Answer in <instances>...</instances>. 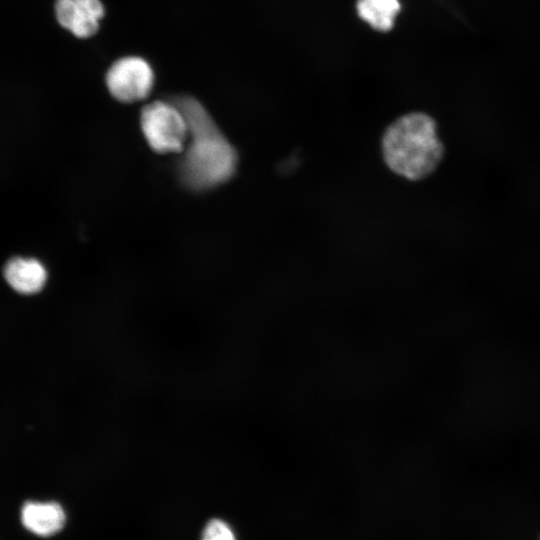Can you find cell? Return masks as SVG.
I'll return each instance as SVG.
<instances>
[{
    "instance_id": "1",
    "label": "cell",
    "mask_w": 540,
    "mask_h": 540,
    "mask_svg": "<svg viewBox=\"0 0 540 540\" xmlns=\"http://www.w3.org/2000/svg\"><path fill=\"white\" fill-rule=\"evenodd\" d=\"M174 103L183 113L188 128V145L180 164L183 181L200 190L229 180L238 161L234 147L198 100L177 96Z\"/></svg>"
},
{
    "instance_id": "2",
    "label": "cell",
    "mask_w": 540,
    "mask_h": 540,
    "mask_svg": "<svg viewBox=\"0 0 540 540\" xmlns=\"http://www.w3.org/2000/svg\"><path fill=\"white\" fill-rule=\"evenodd\" d=\"M381 153L386 166L408 181L430 176L442 161L444 146L435 120L423 112L404 114L385 129Z\"/></svg>"
},
{
    "instance_id": "3",
    "label": "cell",
    "mask_w": 540,
    "mask_h": 540,
    "mask_svg": "<svg viewBox=\"0 0 540 540\" xmlns=\"http://www.w3.org/2000/svg\"><path fill=\"white\" fill-rule=\"evenodd\" d=\"M143 134L150 147L159 153L182 151L188 138L185 117L174 102L154 101L140 116Z\"/></svg>"
},
{
    "instance_id": "4",
    "label": "cell",
    "mask_w": 540,
    "mask_h": 540,
    "mask_svg": "<svg viewBox=\"0 0 540 540\" xmlns=\"http://www.w3.org/2000/svg\"><path fill=\"white\" fill-rule=\"evenodd\" d=\"M110 94L120 102L130 103L148 96L154 85L150 64L139 56H125L109 67L105 77Z\"/></svg>"
},
{
    "instance_id": "5",
    "label": "cell",
    "mask_w": 540,
    "mask_h": 540,
    "mask_svg": "<svg viewBox=\"0 0 540 540\" xmlns=\"http://www.w3.org/2000/svg\"><path fill=\"white\" fill-rule=\"evenodd\" d=\"M104 14L101 0H57L55 3L59 24L79 38L96 34Z\"/></svg>"
},
{
    "instance_id": "6",
    "label": "cell",
    "mask_w": 540,
    "mask_h": 540,
    "mask_svg": "<svg viewBox=\"0 0 540 540\" xmlns=\"http://www.w3.org/2000/svg\"><path fill=\"white\" fill-rule=\"evenodd\" d=\"M8 284L17 292L33 294L40 291L47 279L44 266L36 259L15 257L4 268Z\"/></svg>"
},
{
    "instance_id": "7",
    "label": "cell",
    "mask_w": 540,
    "mask_h": 540,
    "mask_svg": "<svg viewBox=\"0 0 540 540\" xmlns=\"http://www.w3.org/2000/svg\"><path fill=\"white\" fill-rule=\"evenodd\" d=\"M24 526L34 534L50 536L62 529L65 513L55 502H28L22 508Z\"/></svg>"
},
{
    "instance_id": "8",
    "label": "cell",
    "mask_w": 540,
    "mask_h": 540,
    "mask_svg": "<svg viewBox=\"0 0 540 540\" xmlns=\"http://www.w3.org/2000/svg\"><path fill=\"white\" fill-rule=\"evenodd\" d=\"M401 9L399 0H357L358 16L373 29L389 31Z\"/></svg>"
},
{
    "instance_id": "9",
    "label": "cell",
    "mask_w": 540,
    "mask_h": 540,
    "mask_svg": "<svg viewBox=\"0 0 540 540\" xmlns=\"http://www.w3.org/2000/svg\"><path fill=\"white\" fill-rule=\"evenodd\" d=\"M202 540H236V538L224 521L214 519L206 525Z\"/></svg>"
}]
</instances>
